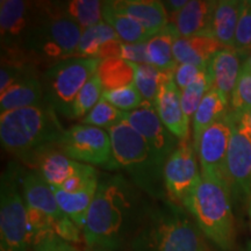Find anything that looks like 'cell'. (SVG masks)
Listing matches in <instances>:
<instances>
[{
	"instance_id": "obj_1",
	"label": "cell",
	"mask_w": 251,
	"mask_h": 251,
	"mask_svg": "<svg viewBox=\"0 0 251 251\" xmlns=\"http://www.w3.org/2000/svg\"><path fill=\"white\" fill-rule=\"evenodd\" d=\"M144 212L120 176L99 180L83 228L86 246L98 251L119 249L131 234L136 235L135 228L139 230Z\"/></svg>"
},
{
	"instance_id": "obj_2",
	"label": "cell",
	"mask_w": 251,
	"mask_h": 251,
	"mask_svg": "<svg viewBox=\"0 0 251 251\" xmlns=\"http://www.w3.org/2000/svg\"><path fill=\"white\" fill-rule=\"evenodd\" d=\"M63 133L57 113L47 102L0 115L2 148L29 168L40 153L58 147Z\"/></svg>"
},
{
	"instance_id": "obj_3",
	"label": "cell",
	"mask_w": 251,
	"mask_h": 251,
	"mask_svg": "<svg viewBox=\"0 0 251 251\" xmlns=\"http://www.w3.org/2000/svg\"><path fill=\"white\" fill-rule=\"evenodd\" d=\"M203 234L179 203L163 200L144 212L133 238L135 251H208Z\"/></svg>"
},
{
	"instance_id": "obj_4",
	"label": "cell",
	"mask_w": 251,
	"mask_h": 251,
	"mask_svg": "<svg viewBox=\"0 0 251 251\" xmlns=\"http://www.w3.org/2000/svg\"><path fill=\"white\" fill-rule=\"evenodd\" d=\"M183 207L203 236L221 250L233 249L236 229L231 192L225 180L201 175V179L184 200Z\"/></svg>"
},
{
	"instance_id": "obj_5",
	"label": "cell",
	"mask_w": 251,
	"mask_h": 251,
	"mask_svg": "<svg viewBox=\"0 0 251 251\" xmlns=\"http://www.w3.org/2000/svg\"><path fill=\"white\" fill-rule=\"evenodd\" d=\"M83 28L56 12L50 1H41L35 24L24 46L27 58L36 67L47 69L75 57Z\"/></svg>"
},
{
	"instance_id": "obj_6",
	"label": "cell",
	"mask_w": 251,
	"mask_h": 251,
	"mask_svg": "<svg viewBox=\"0 0 251 251\" xmlns=\"http://www.w3.org/2000/svg\"><path fill=\"white\" fill-rule=\"evenodd\" d=\"M107 131L112 143L108 170H125L136 186L151 197L162 198V187L165 190L163 170L155 164L141 135L125 120Z\"/></svg>"
},
{
	"instance_id": "obj_7",
	"label": "cell",
	"mask_w": 251,
	"mask_h": 251,
	"mask_svg": "<svg viewBox=\"0 0 251 251\" xmlns=\"http://www.w3.org/2000/svg\"><path fill=\"white\" fill-rule=\"evenodd\" d=\"M99 58L71 57L57 63L41 75L45 100L57 114L72 118V107L83 86L98 71Z\"/></svg>"
},
{
	"instance_id": "obj_8",
	"label": "cell",
	"mask_w": 251,
	"mask_h": 251,
	"mask_svg": "<svg viewBox=\"0 0 251 251\" xmlns=\"http://www.w3.org/2000/svg\"><path fill=\"white\" fill-rule=\"evenodd\" d=\"M30 247L21 176L17 166L9 163L0 183V251H29Z\"/></svg>"
},
{
	"instance_id": "obj_9",
	"label": "cell",
	"mask_w": 251,
	"mask_h": 251,
	"mask_svg": "<svg viewBox=\"0 0 251 251\" xmlns=\"http://www.w3.org/2000/svg\"><path fill=\"white\" fill-rule=\"evenodd\" d=\"M21 190L34 246L54 235L56 226L68 216L59 207L51 186L37 171L30 170L21 176Z\"/></svg>"
},
{
	"instance_id": "obj_10",
	"label": "cell",
	"mask_w": 251,
	"mask_h": 251,
	"mask_svg": "<svg viewBox=\"0 0 251 251\" xmlns=\"http://www.w3.org/2000/svg\"><path fill=\"white\" fill-rule=\"evenodd\" d=\"M231 139L225 164V178L231 196L251 199V130L244 114L229 112Z\"/></svg>"
},
{
	"instance_id": "obj_11",
	"label": "cell",
	"mask_w": 251,
	"mask_h": 251,
	"mask_svg": "<svg viewBox=\"0 0 251 251\" xmlns=\"http://www.w3.org/2000/svg\"><path fill=\"white\" fill-rule=\"evenodd\" d=\"M59 149L75 161L87 165L109 168L112 143L107 130L87 125H76L65 129L58 143Z\"/></svg>"
},
{
	"instance_id": "obj_12",
	"label": "cell",
	"mask_w": 251,
	"mask_h": 251,
	"mask_svg": "<svg viewBox=\"0 0 251 251\" xmlns=\"http://www.w3.org/2000/svg\"><path fill=\"white\" fill-rule=\"evenodd\" d=\"M198 162L199 159L193 142L191 140L179 141L163 169L165 192L171 201L183 206L184 200L201 179V170Z\"/></svg>"
},
{
	"instance_id": "obj_13",
	"label": "cell",
	"mask_w": 251,
	"mask_h": 251,
	"mask_svg": "<svg viewBox=\"0 0 251 251\" xmlns=\"http://www.w3.org/2000/svg\"><path fill=\"white\" fill-rule=\"evenodd\" d=\"M41 1L1 0L0 40L1 52H24V46L39 17ZM25 54V52H24Z\"/></svg>"
},
{
	"instance_id": "obj_14",
	"label": "cell",
	"mask_w": 251,
	"mask_h": 251,
	"mask_svg": "<svg viewBox=\"0 0 251 251\" xmlns=\"http://www.w3.org/2000/svg\"><path fill=\"white\" fill-rule=\"evenodd\" d=\"M125 121L141 135L155 164L163 170L169 157L179 144V140L163 125L155 107L146 102L141 108L126 113Z\"/></svg>"
},
{
	"instance_id": "obj_15",
	"label": "cell",
	"mask_w": 251,
	"mask_h": 251,
	"mask_svg": "<svg viewBox=\"0 0 251 251\" xmlns=\"http://www.w3.org/2000/svg\"><path fill=\"white\" fill-rule=\"evenodd\" d=\"M230 139L231 120L229 113L222 120L202 131L194 143L202 176L226 181L225 164Z\"/></svg>"
},
{
	"instance_id": "obj_16",
	"label": "cell",
	"mask_w": 251,
	"mask_h": 251,
	"mask_svg": "<svg viewBox=\"0 0 251 251\" xmlns=\"http://www.w3.org/2000/svg\"><path fill=\"white\" fill-rule=\"evenodd\" d=\"M174 71H162L155 109L163 125L179 141L190 140L191 121L181 107L180 90L176 85Z\"/></svg>"
},
{
	"instance_id": "obj_17",
	"label": "cell",
	"mask_w": 251,
	"mask_h": 251,
	"mask_svg": "<svg viewBox=\"0 0 251 251\" xmlns=\"http://www.w3.org/2000/svg\"><path fill=\"white\" fill-rule=\"evenodd\" d=\"M246 57L233 48H222L207 67L211 89L218 92L226 102L230 101L231 93L242 71Z\"/></svg>"
},
{
	"instance_id": "obj_18",
	"label": "cell",
	"mask_w": 251,
	"mask_h": 251,
	"mask_svg": "<svg viewBox=\"0 0 251 251\" xmlns=\"http://www.w3.org/2000/svg\"><path fill=\"white\" fill-rule=\"evenodd\" d=\"M92 165L79 163L65 155L59 147H52L36 157L30 169L37 171L50 186L58 187L72 176L84 172Z\"/></svg>"
},
{
	"instance_id": "obj_19",
	"label": "cell",
	"mask_w": 251,
	"mask_h": 251,
	"mask_svg": "<svg viewBox=\"0 0 251 251\" xmlns=\"http://www.w3.org/2000/svg\"><path fill=\"white\" fill-rule=\"evenodd\" d=\"M215 4L216 1L209 0H191L178 13L169 17V23L175 25L180 37L211 35Z\"/></svg>"
},
{
	"instance_id": "obj_20",
	"label": "cell",
	"mask_w": 251,
	"mask_h": 251,
	"mask_svg": "<svg viewBox=\"0 0 251 251\" xmlns=\"http://www.w3.org/2000/svg\"><path fill=\"white\" fill-rule=\"evenodd\" d=\"M117 11L129 15L139 23L150 36L159 33L169 24L168 12L162 1L156 0H117L111 1Z\"/></svg>"
},
{
	"instance_id": "obj_21",
	"label": "cell",
	"mask_w": 251,
	"mask_h": 251,
	"mask_svg": "<svg viewBox=\"0 0 251 251\" xmlns=\"http://www.w3.org/2000/svg\"><path fill=\"white\" fill-rule=\"evenodd\" d=\"M222 47L209 34L192 37H179L174 47V55L178 64H192L207 68Z\"/></svg>"
},
{
	"instance_id": "obj_22",
	"label": "cell",
	"mask_w": 251,
	"mask_h": 251,
	"mask_svg": "<svg viewBox=\"0 0 251 251\" xmlns=\"http://www.w3.org/2000/svg\"><path fill=\"white\" fill-rule=\"evenodd\" d=\"M45 102L42 81L41 77L35 74L18 81L0 94V112L6 113L20 108L34 107Z\"/></svg>"
},
{
	"instance_id": "obj_23",
	"label": "cell",
	"mask_w": 251,
	"mask_h": 251,
	"mask_svg": "<svg viewBox=\"0 0 251 251\" xmlns=\"http://www.w3.org/2000/svg\"><path fill=\"white\" fill-rule=\"evenodd\" d=\"M242 6V0L216 1L211 25V35L225 48H233Z\"/></svg>"
},
{
	"instance_id": "obj_24",
	"label": "cell",
	"mask_w": 251,
	"mask_h": 251,
	"mask_svg": "<svg viewBox=\"0 0 251 251\" xmlns=\"http://www.w3.org/2000/svg\"><path fill=\"white\" fill-rule=\"evenodd\" d=\"M180 35L174 24L169 23L147 42V57L149 64L162 71L175 70L178 63L174 55L176 41Z\"/></svg>"
},
{
	"instance_id": "obj_25",
	"label": "cell",
	"mask_w": 251,
	"mask_h": 251,
	"mask_svg": "<svg viewBox=\"0 0 251 251\" xmlns=\"http://www.w3.org/2000/svg\"><path fill=\"white\" fill-rule=\"evenodd\" d=\"M98 184L99 180H96L77 192H65L61 188L51 186L63 213L72 220L81 230L85 226L87 213L96 196Z\"/></svg>"
},
{
	"instance_id": "obj_26",
	"label": "cell",
	"mask_w": 251,
	"mask_h": 251,
	"mask_svg": "<svg viewBox=\"0 0 251 251\" xmlns=\"http://www.w3.org/2000/svg\"><path fill=\"white\" fill-rule=\"evenodd\" d=\"M102 20L115 30L124 43H143L151 39L135 19L117 11L111 1H102Z\"/></svg>"
},
{
	"instance_id": "obj_27",
	"label": "cell",
	"mask_w": 251,
	"mask_h": 251,
	"mask_svg": "<svg viewBox=\"0 0 251 251\" xmlns=\"http://www.w3.org/2000/svg\"><path fill=\"white\" fill-rule=\"evenodd\" d=\"M51 7L86 29L102 21V1L98 0H68L50 1Z\"/></svg>"
},
{
	"instance_id": "obj_28",
	"label": "cell",
	"mask_w": 251,
	"mask_h": 251,
	"mask_svg": "<svg viewBox=\"0 0 251 251\" xmlns=\"http://www.w3.org/2000/svg\"><path fill=\"white\" fill-rule=\"evenodd\" d=\"M229 113V105L214 90H209L203 97L192 120L193 144L205 129L222 120Z\"/></svg>"
},
{
	"instance_id": "obj_29",
	"label": "cell",
	"mask_w": 251,
	"mask_h": 251,
	"mask_svg": "<svg viewBox=\"0 0 251 251\" xmlns=\"http://www.w3.org/2000/svg\"><path fill=\"white\" fill-rule=\"evenodd\" d=\"M121 41L115 30L105 21L83 29L75 57L99 58L100 52L108 43Z\"/></svg>"
},
{
	"instance_id": "obj_30",
	"label": "cell",
	"mask_w": 251,
	"mask_h": 251,
	"mask_svg": "<svg viewBox=\"0 0 251 251\" xmlns=\"http://www.w3.org/2000/svg\"><path fill=\"white\" fill-rule=\"evenodd\" d=\"M97 75L103 91L121 89L134 83L135 64L122 58H106L100 62Z\"/></svg>"
},
{
	"instance_id": "obj_31",
	"label": "cell",
	"mask_w": 251,
	"mask_h": 251,
	"mask_svg": "<svg viewBox=\"0 0 251 251\" xmlns=\"http://www.w3.org/2000/svg\"><path fill=\"white\" fill-rule=\"evenodd\" d=\"M162 79V70L149 64H135L134 84L144 101L155 107L157 93Z\"/></svg>"
},
{
	"instance_id": "obj_32",
	"label": "cell",
	"mask_w": 251,
	"mask_h": 251,
	"mask_svg": "<svg viewBox=\"0 0 251 251\" xmlns=\"http://www.w3.org/2000/svg\"><path fill=\"white\" fill-rule=\"evenodd\" d=\"M209 90H211V84H209L208 74H207L206 69L186 89L180 91L181 107H183L184 114L186 115V118L190 121L193 120L197 109L199 108L203 97L206 96V93Z\"/></svg>"
},
{
	"instance_id": "obj_33",
	"label": "cell",
	"mask_w": 251,
	"mask_h": 251,
	"mask_svg": "<svg viewBox=\"0 0 251 251\" xmlns=\"http://www.w3.org/2000/svg\"><path fill=\"white\" fill-rule=\"evenodd\" d=\"M125 117V112L114 107L112 103H109L105 99L101 98L100 101L87 113L85 117L81 119V124L94 126V127L108 130L109 128L114 127L115 125L124 121Z\"/></svg>"
},
{
	"instance_id": "obj_34",
	"label": "cell",
	"mask_w": 251,
	"mask_h": 251,
	"mask_svg": "<svg viewBox=\"0 0 251 251\" xmlns=\"http://www.w3.org/2000/svg\"><path fill=\"white\" fill-rule=\"evenodd\" d=\"M103 87L98 75H94L79 91L72 107L71 119H83L101 99Z\"/></svg>"
},
{
	"instance_id": "obj_35",
	"label": "cell",
	"mask_w": 251,
	"mask_h": 251,
	"mask_svg": "<svg viewBox=\"0 0 251 251\" xmlns=\"http://www.w3.org/2000/svg\"><path fill=\"white\" fill-rule=\"evenodd\" d=\"M101 98L125 113L139 109L146 103L140 91L137 90L134 83L130 84V85L121 87V89L103 91Z\"/></svg>"
},
{
	"instance_id": "obj_36",
	"label": "cell",
	"mask_w": 251,
	"mask_h": 251,
	"mask_svg": "<svg viewBox=\"0 0 251 251\" xmlns=\"http://www.w3.org/2000/svg\"><path fill=\"white\" fill-rule=\"evenodd\" d=\"M251 111V74L242 68L229 101V112L246 114Z\"/></svg>"
},
{
	"instance_id": "obj_37",
	"label": "cell",
	"mask_w": 251,
	"mask_h": 251,
	"mask_svg": "<svg viewBox=\"0 0 251 251\" xmlns=\"http://www.w3.org/2000/svg\"><path fill=\"white\" fill-rule=\"evenodd\" d=\"M233 49L244 57L251 52V0H243Z\"/></svg>"
},
{
	"instance_id": "obj_38",
	"label": "cell",
	"mask_w": 251,
	"mask_h": 251,
	"mask_svg": "<svg viewBox=\"0 0 251 251\" xmlns=\"http://www.w3.org/2000/svg\"><path fill=\"white\" fill-rule=\"evenodd\" d=\"M207 68H200L197 67V65L192 64H177L175 71H174V77L176 85L178 86V89L183 91L184 89L190 85L192 81H194L201 74L202 71H205Z\"/></svg>"
},
{
	"instance_id": "obj_39",
	"label": "cell",
	"mask_w": 251,
	"mask_h": 251,
	"mask_svg": "<svg viewBox=\"0 0 251 251\" xmlns=\"http://www.w3.org/2000/svg\"><path fill=\"white\" fill-rule=\"evenodd\" d=\"M120 58L131 62L134 64H147V42L143 43H124L120 49Z\"/></svg>"
},
{
	"instance_id": "obj_40",
	"label": "cell",
	"mask_w": 251,
	"mask_h": 251,
	"mask_svg": "<svg viewBox=\"0 0 251 251\" xmlns=\"http://www.w3.org/2000/svg\"><path fill=\"white\" fill-rule=\"evenodd\" d=\"M31 251H79L71 243L62 240L55 235L39 241L31 248Z\"/></svg>"
},
{
	"instance_id": "obj_41",
	"label": "cell",
	"mask_w": 251,
	"mask_h": 251,
	"mask_svg": "<svg viewBox=\"0 0 251 251\" xmlns=\"http://www.w3.org/2000/svg\"><path fill=\"white\" fill-rule=\"evenodd\" d=\"M186 4V0H169V1H163V5H164L169 17L172 14L178 13Z\"/></svg>"
},
{
	"instance_id": "obj_42",
	"label": "cell",
	"mask_w": 251,
	"mask_h": 251,
	"mask_svg": "<svg viewBox=\"0 0 251 251\" xmlns=\"http://www.w3.org/2000/svg\"><path fill=\"white\" fill-rule=\"evenodd\" d=\"M242 68L246 69L248 72H250V74H251V52L247 56L246 59H244V63H243V67Z\"/></svg>"
},
{
	"instance_id": "obj_43",
	"label": "cell",
	"mask_w": 251,
	"mask_h": 251,
	"mask_svg": "<svg viewBox=\"0 0 251 251\" xmlns=\"http://www.w3.org/2000/svg\"><path fill=\"white\" fill-rule=\"evenodd\" d=\"M244 117H246L247 122H248V126H249V128H250V130H251V111L246 113V114H244Z\"/></svg>"
},
{
	"instance_id": "obj_44",
	"label": "cell",
	"mask_w": 251,
	"mask_h": 251,
	"mask_svg": "<svg viewBox=\"0 0 251 251\" xmlns=\"http://www.w3.org/2000/svg\"><path fill=\"white\" fill-rule=\"evenodd\" d=\"M244 251H251V243L250 242L247 244L246 248H244Z\"/></svg>"
},
{
	"instance_id": "obj_45",
	"label": "cell",
	"mask_w": 251,
	"mask_h": 251,
	"mask_svg": "<svg viewBox=\"0 0 251 251\" xmlns=\"http://www.w3.org/2000/svg\"><path fill=\"white\" fill-rule=\"evenodd\" d=\"M249 216H250V225H251V199H250V205H249Z\"/></svg>"
}]
</instances>
